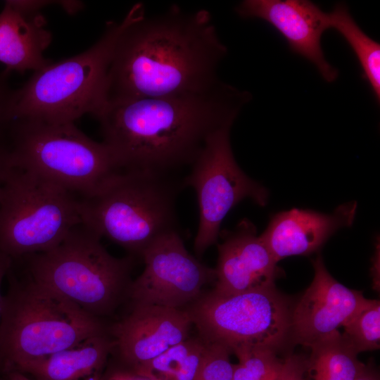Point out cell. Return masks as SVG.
Instances as JSON below:
<instances>
[{"label": "cell", "mask_w": 380, "mask_h": 380, "mask_svg": "<svg viewBox=\"0 0 380 380\" xmlns=\"http://www.w3.org/2000/svg\"><path fill=\"white\" fill-rule=\"evenodd\" d=\"M108 66L105 103L208 91L221 81L217 68L227 53L208 11L172 6L145 15L129 11Z\"/></svg>", "instance_id": "obj_1"}, {"label": "cell", "mask_w": 380, "mask_h": 380, "mask_svg": "<svg viewBox=\"0 0 380 380\" xmlns=\"http://www.w3.org/2000/svg\"><path fill=\"white\" fill-rule=\"evenodd\" d=\"M251 99L220 82L200 93L107 103L96 117L122 170L166 173L191 164L208 137L232 125Z\"/></svg>", "instance_id": "obj_2"}, {"label": "cell", "mask_w": 380, "mask_h": 380, "mask_svg": "<svg viewBox=\"0 0 380 380\" xmlns=\"http://www.w3.org/2000/svg\"><path fill=\"white\" fill-rule=\"evenodd\" d=\"M12 267L0 322L3 376L24 371L57 352L109 331V326Z\"/></svg>", "instance_id": "obj_3"}, {"label": "cell", "mask_w": 380, "mask_h": 380, "mask_svg": "<svg viewBox=\"0 0 380 380\" xmlns=\"http://www.w3.org/2000/svg\"><path fill=\"white\" fill-rule=\"evenodd\" d=\"M101 238L82 222L52 249L13 260L34 281L103 321L128 298L134 259L113 256Z\"/></svg>", "instance_id": "obj_4"}, {"label": "cell", "mask_w": 380, "mask_h": 380, "mask_svg": "<svg viewBox=\"0 0 380 380\" xmlns=\"http://www.w3.org/2000/svg\"><path fill=\"white\" fill-rule=\"evenodd\" d=\"M2 140L9 165L36 175L84 200L122 170L109 147L73 122L15 119Z\"/></svg>", "instance_id": "obj_5"}, {"label": "cell", "mask_w": 380, "mask_h": 380, "mask_svg": "<svg viewBox=\"0 0 380 380\" xmlns=\"http://www.w3.org/2000/svg\"><path fill=\"white\" fill-rule=\"evenodd\" d=\"M178 189L165 173L122 170L96 194L81 201L83 223L131 256H141L156 239L177 230Z\"/></svg>", "instance_id": "obj_6"}, {"label": "cell", "mask_w": 380, "mask_h": 380, "mask_svg": "<svg viewBox=\"0 0 380 380\" xmlns=\"http://www.w3.org/2000/svg\"><path fill=\"white\" fill-rule=\"evenodd\" d=\"M124 25L125 18L109 23L101 38L87 51L34 71L15 90L13 120L65 123L87 113L96 116L104 104L107 72Z\"/></svg>", "instance_id": "obj_7"}, {"label": "cell", "mask_w": 380, "mask_h": 380, "mask_svg": "<svg viewBox=\"0 0 380 380\" xmlns=\"http://www.w3.org/2000/svg\"><path fill=\"white\" fill-rule=\"evenodd\" d=\"M82 222L80 199L9 165L0 205V252L13 260L49 251Z\"/></svg>", "instance_id": "obj_8"}, {"label": "cell", "mask_w": 380, "mask_h": 380, "mask_svg": "<svg viewBox=\"0 0 380 380\" xmlns=\"http://www.w3.org/2000/svg\"><path fill=\"white\" fill-rule=\"evenodd\" d=\"M184 309L199 337L231 353L243 347L277 351L290 336L292 308L275 286L228 296L212 290Z\"/></svg>", "instance_id": "obj_9"}, {"label": "cell", "mask_w": 380, "mask_h": 380, "mask_svg": "<svg viewBox=\"0 0 380 380\" xmlns=\"http://www.w3.org/2000/svg\"><path fill=\"white\" fill-rule=\"evenodd\" d=\"M232 126L208 137L182 184L193 188L197 196L199 223L194 248L198 257L217 241L222 220L236 204L245 198L260 206L267 202V190L248 177L234 157Z\"/></svg>", "instance_id": "obj_10"}, {"label": "cell", "mask_w": 380, "mask_h": 380, "mask_svg": "<svg viewBox=\"0 0 380 380\" xmlns=\"http://www.w3.org/2000/svg\"><path fill=\"white\" fill-rule=\"evenodd\" d=\"M140 257L144 268L129 286L132 305L184 309L215 279L214 268L189 253L177 230L156 239Z\"/></svg>", "instance_id": "obj_11"}, {"label": "cell", "mask_w": 380, "mask_h": 380, "mask_svg": "<svg viewBox=\"0 0 380 380\" xmlns=\"http://www.w3.org/2000/svg\"><path fill=\"white\" fill-rule=\"evenodd\" d=\"M193 326L184 309L155 305H132L121 320L109 326L124 369L137 374L150 361L189 338Z\"/></svg>", "instance_id": "obj_12"}, {"label": "cell", "mask_w": 380, "mask_h": 380, "mask_svg": "<svg viewBox=\"0 0 380 380\" xmlns=\"http://www.w3.org/2000/svg\"><path fill=\"white\" fill-rule=\"evenodd\" d=\"M312 265V281L292 308L290 320V336L306 347L338 331L367 300L336 280L320 255Z\"/></svg>", "instance_id": "obj_13"}, {"label": "cell", "mask_w": 380, "mask_h": 380, "mask_svg": "<svg viewBox=\"0 0 380 380\" xmlns=\"http://www.w3.org/2000/svg\"><path fill=\"white\" fill-rule=\"evenodd\" d=\"M236 11L242 18L268 23L293 53L315 66L325 81L336 80L338 71L327 61L321 42L330 29L329 15L317 4L308 0H245Z\"/></svg>", "instance_id": "obj_14"}, {"label": "cell", "mask_w": 380, "mask_h": 380, "mask_svg": "<svg viewBox=\"0 0 380 380\" xmlns=\"http://www.w3.org/2000/svg\"><path fill=\"white\" fill-rule=\"evenodd\" d=\"M220 236L215 293L228 296L275 286L278 262L251 221L243 219Z\"/></svg>", "instance_id": "obj_15"}, {"label": "cell", "mask_w": 380, "mask_h": 380, "mask_svg": "<svg viewBox=\"0 0 380 380\" xmlns=\"http://www.w3.org/2000/svg\"><path fill=\"white\" fill-rule=\"evenodd\" d=\"M355 201L338 206L331 213L293 208L275 214L260 235L276 259L315 252L338 229L353 224Z\"/></svg>", "instance_id": "obj_16"}, {"label": "cell", "mask_w": 380, "mask_h": 380, "mask_svg": "<svg viewBox=\"0 0 380 380\" xmlns=\"http://www.w3.org/2000/svg\"><path fill=\"white\" fill-rule=\"evenodd\" d=\"M50 2L6 1L0 13V62L8 72L39 70L51 63L44 56L51 42L40 9Z\"/></svg>", "instance_id": "obj_17"}, {"label": "cell", "mask_w": 380, "mask_h": 380, "mask_svg": "<svg viewBox=\"0 0 380 380\" xmlns=\"http://www.w3.org/2000/svg\"><path fill=\"white\" fill-rule=\"evenodd\" d=\"M114 341L109 331L88 338L29 366L35 380H101Z\"/></svg>", "instance_id": "obj_18"}, {"label": "cell", "mask_w": 380, "mask_h": 380, "mask_svg": "<svg viewBox=\"0 0 380 380\" xmlns=\"http://www.w3.org/2000/svg\"><path fill=\"white\" fill-rule=\"evenodd\" d=\"M309 348L303 380H355L365 365L339 331Z\"/></svg>", "instance_id": "obj_19"}, {"label": "cell", "mask_w": 380, "mask_h": 380, "mask_svg": "<svg viewBox=\"0 0 380 380\" xmlns=\"http://www.w3.org/2000/svg\"><path fill=\"white\" fill-rule=\"evenodd\" d=\"M330 28L335 29L353 49L378 103L380 101V44L356 23L345 4H337L328 13Z\"/></svg>", "instance_id": "obj_20"}, {"label": "cell", "mask_w": 380, "mask_h": 380, "mask_svg": "<svg viewBox=\"0 0 380 380\" xmlns=\"http://www.w3.org/2000/svg\"><path fill=\"white\" fill-rule=\"evenodd\" d=\"M208 347L201 337H189L150 361L137 374L150 380H196Z\"/></svg>", "instance_id": "obj_21"}, {"label": "cell", "mask_w": 380, "mask_h": 380, "mask_svg": "<svg viewBox=\"0 0 380 380\" xmlns=\"http://www.w3.org/2000/svg\"><path fill=\"white\" fill-rule=\"evenodd\" d=\"M343 337L359 353L380 347V303L367 299L365 305L343 327Z\"/></svg>", "instance_id": "obj_22"}, {"label": "cell", "mask_w": 380, "mask_h": 380, "mask_svg": "<svg viewBox=\"0 0 380 380\" xmlns=\"http://www.w3.org/2000/svg\"><path fill=\"white\" fill-rule=\"evenodd\" d=\"M239 362L234 365L233 380H275L283 359L277 351L262 347H243L235 350Z\"/></svg>", "instance_id": "obj_23"}, {"label": "cell", "mask_w": 380, "mask_h": 380, "mask_svg": "<svg viewBox=\"0 0 380 380\" xmlns=\"http://www.w3.org/2000/svg\"><path fill=\"white\" fill-rule=\"evenodd\" d=\"M208 344V350L196 380H233L234 364L230 360V350L219 343Z\"/></svg>", "instance_id": "obj_24"}, {"label": "cell", "mask_w": 380, "mask_h": 380, "mask_svg": "<svg viewBox=\"0 0 380 380\" xmlns=\"http://www.w3.org/2000/svg\"><path fill=\"white\" fill-rule=\"evenodd\" d=\"M6 73H0V139L13 121L12 107L15 90L9 87Z\"/></svg>", "instance_id": "obj_25"}, {"label": "cell", "mask_w": 380, "mask_h": 380, "mask_svg": "<svg viewBox=\"0 0 380 380\" xmlns=\"http://www.w3.org/2000/svg\"><path fill=\"white\" fill-rule=\"evenodd\" d=\"M307 357L290 354L283 359L282 365L275 380H303Z\"/></svg>", "instance_id": "obj_26"}, {"label": "cell", "mask_w": 380, "mask_h": 380, "mask_svg": "<svg viewBox=\"0 0 380 380\" xmlns=\"http://www.w3.org/2000/svg\"><path fill=\"white\" fill-rule=\"evenodd\" d=\"M8 167V151L3 141L0 139V205L3 187Z\"/></svg>", "instance_id": "obj_27"}, {"label": "cell", "mask_w": 380, "mask_h": 380, "mask_svg": "<svg viewBox=\"0 0 380 380\" xmlns=\"http://www.w3.org/2000/svg\"><path fill=\"white\" fill-rule=\"evenodd\" d=\"M12 258L6 254L0 252V322H1V301L3 294L1 293V286L4 278H6L7 272L11 267ZM2 379V371L0 361V380Z\"/></svg>", "instance_id": "obj_28"}, {"label": "cell", "mask_w": 380, "mask_h": 380, "mask_svg": "<svg viewBox=\"0 0 380 380\" xmlns=\"http://www.w3.org/2000/svg\"><path fill=\"white\" fill-rule=\"evenodd\" d=\"M355 380H379L376 370L370 365H365Z\"/></svg>", "instance_id": "obj_29"}, {"label": "cell", "mask_w": 380, "mask_h": 380, "mask_svg": "<svg viewBox=\"0 0 380 380\" xmlns=\"http://www.w3.org/2000/svg\"><path fill=\"white\" fill-rule=\"evenodd\" d=\"M1 380H31L23 374L20 372H9L5 374Z\"/></svg>", "instance_id": "obj_30"}]
</instances>
